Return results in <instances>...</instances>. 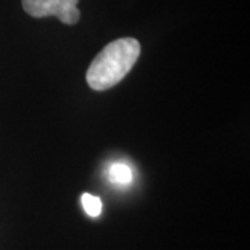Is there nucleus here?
<instances>
[{"label":"nucleus","instance_id":"20e7f679","mask_svg":"<svg viewBox=\"0 0 250 250\" xmlns=\"http://www.w3.org/2000/svg\"><path fill=\"white\" fill-rule=\"evenodd\" d=\"M81 203L83 206V210L86 211V214L96 218L102 214V200L98 196H93L90 193H83L81 196Z\"/></svg>","mask_w":250,"mask_h":250},{"label":"nucleus","instance_id":"7ed1b4c3","mask_svg":"<svg viewBox=\"0 0 250 250\" xmlns=\"http://www.w3.org/2000/svg\"><path fill=\"white\" fill-rule=\"evenodd\" d=\"M108 177L113 184L120 185V187H128L134 181V172L131 170V167L124 163H114L113 166H110Z\"/></svg>","mask_w":250,"mask_h":250},{"label":"nucleus","instance_id":"f257e3e1","mask_svg":"<svg viewBox=\"0 0 250 250\" xmlns=\"http://www.w3.org/2000/svg\"><path fill=\"white\" fill-rule=\"evenodd\" d=\"M141 54V43L134 38H121L110 42L90 62L86 82L93 90L116 86L132 70Z\"/></svg>","mask_w":250,"mask_h":250},{"label":"nucleus","instance_id":"f03ea898","mask_svg":"<svg viewBox=\"0 0 250 250\" xmlns=\"http://www.w3.org/2000/svg\"><path fill=\"white\" fill-rule=\"evenodd\" d=\"M80 0H22V7L35 18L57 17L62 24L74 25L80 21Z\"/></svg>","mask_w":250,"mask_h":250}]
</instances>
